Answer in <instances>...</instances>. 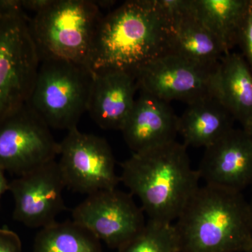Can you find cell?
<instances>
[{"label":"cell","mask_w":252,"mask_h":252,"mask_svg":"<svg viewBox=\"0 0 252 252\" xmlns=\"http://www.w3.org/2000/svg\"><path fill=\"white\" fill-rule=\"evenodd\" d=\"M238 44L243 51V57L252 72V0L248 8L239 32Z\"/></svg>","instance_id":"44dd1931"},{"label":"cell","mask_w":252,"mask_h":252,"mask_svg":"<svg viewBox=\"0 0 252 252\" xmlns=\"http://www.w3.org/2000/svg\"><path fill=\"white\" fill-rule=\"evenodd\" d=\"M178 123L169 102L140 93L120 131L132 154L142 153L176 141Z\"/></svg>","instance_id":"4fadbf2b"},{"label":"cell","mask_w":252,"mask_h":252,"mask_svg":"<svg viewBox=\"0 0 252 252\" xmlns=\"http://www.w3.org/2000/svg\"><path fill=\"white\" fill-rule=\"evenodd\" d=\"M187 104L178 123L186 147L207 148L234 128V117L215 94Z\"/></svg>","instance_id":"2e32d148"},{"label":"cell","mask_w":252,"mask_h":252,"mask_svg":"<svg viewBox=\"0 0 252 252\" xmlns=\"http://www.w3.org/2000/svg\"><path fill=\"white\" fill-rule=\"evenodd\" d=\"M180 252H245L252 220L242 192L199 187L175 224Z\"/></svg>","instance_id":"3957f363"},{"label":"cell","mask_w":252,"mask_h":252,"mask_svg":"<svg viewBox=\"0 0 252 252\" xmlns=\"http://www.w3.org/2000/svg\"><path fill=\"white\" fill-rule=\"evenodd\" d=\"M243 129H245V130H246L249 134H250V135L251 136V137L252 138V126H250V127H247V128Z\"/></svg>","instance_id":"4316f807"},{"label":"cell","mask_w":252,"mask_h":252,"mask_svg":"<svg viewBox=\"0 0 252 252\" xmlns=\"http://www.w3.org/2000/svg\"><path fill=\"white\" fill-rule=\"evenodd\" d=\"M54 0H22L23 10L34 12H41L52 4Z\"/></svg>","instance_id":"603a6c76"},{"label":"cell","mask_w":252,"mask_h":252,"mask_svg":"<svg viewBox=\"0 0 252 252\" xmlns=\"http://www.w3.org/2000/svg\"><path fill=\"white\" fill-rule=\"evenodd\" d=\"M94 73L87 112L104 130H121L135 102V76L119 69Z\"/></svg>","instance_id":"5bb4252c"},{"label":"cell","mask_w":252,"mask_h":252,"mask_svg":"<svg viewBox=\"0 0 252 252\" xmlns=\"http://www.w3.org/2000/svg\"><path fill=\"white\" fill-rule=\"evenodd\" d=\"M121 167V182L140 200L142 210L154 221L173 223L200 187L187 147L177 141L132 154Z\"/></svg>","instance_id":"7a4b0ae2"},{"label":"cell","mask_w":252,"mask_h":252,"mask_svg":"<svg viewBox=\"0 0 252 252\" xmlns=\"http://www.w3.org/2000/svg\"><path fill=\"white\" fill-rule=\"evenodd\" d=\"M117 252H180L175 225L149 220L143 230Z\"/></svg>","instance_id":"ffe728a7"},{"label":"cell","mask_w":252,"mask_h":252,"mask_svg":"<svg viewBox=\"0 0 252 252\" xmlns=\"http://www.w3.org/2000/svg\"><path fill=\"white\" fill-rule=\"evenodd\" d=\"M215 70L167 54L147 63L135 76L140 93L167 102L180 100L189 104L213 94L212 79Z\"/></svg>","instance_id":"8fae6325"},{"label":"cell","mask_w":252,"mask_h":252,"mask_svg":"<svg viewBox=\"0 0 252 252\" xmlns=\"http://www.w3.org/2000/svg\"><path fill=\"white\" fill-rule=\"evenodd\" d=\"M95 4L98 6L99 9H106V8H111L115 4V1H107V0H104V1H94Z\"/></svg>","instance_id":"d4e9b609"},{"label":"cell","mask_w":252,"mask_h":252,"mask_svg":"<svg viewBox=\"0 0 252 252\" xmlns=\"http://www.w3.org/2000/svg\"><path fill=\"white\" fill-rule=\"evenodd\" d=\"M22 242L16 232L7 227L0 228V252H21Z\"/></svg>","instance_id":"7402d4cb"},{"label":"cell","mask_w":252,"mask_h":252,"mask_svg":"<svg viewBox=\"0 0 252 252\" xmlns=\"http://www.w3.org/2000/svg\"><path fill=\"white\" fill-rule=\"evenodd\" d=\"M29 19L0 14V123L28 103L40 64Z\"/></svg>","instance_id":"8992f818"},{"label":"cell","mask_w":252,"mask_h":252,"mask_svg":"<svg viewBox=\"0 0 252 252\" xmlns=\"http://www.w3.org/2000/svg\"><path fill=\"white\" fill-rule=\"evenodd\" d=\"M212 89L243 128L252 126V72L243 56L230 52L222 58Z\"/></svg>","instance_id":"9a60e30c"},{"label":"cell","mask_w":252,"mask_h":252,"mask_svg":"<svg viewBox=\"0 0 252 252\" xmlns=\"http://www.w3.org/2000/svg\"><path fill=\"white\" fill-rule=\"evenodd\" d=\"M171 28L157 0H130L104 16L89 67L92 72L119 69L135 75L153 60L169 54Z\"/></svg>","instance_id":"6da1fadb"},{"label":"cell","mask_w":252,"mask_h":252,"mask_svg":"<svg viewBox=\"0 0 252 252\" xmlns=\"http://www.w3.org/2000/svg\"><path fill=\"white\" fill-rule=\"evenodd\" d=\"M94 1L54 0L28 21L40 62L67 61L88 67L102 18Z\"/></svg>","instance_id":"277c9868"},{"label":"cell","mask_w":252,"mask_h":252,"mask_svg":"<svg viewBox=\"0 0 252 252\" xmlns=\"http://www.w3.org/2000/svg\"><path fill=\"white\" fill-rule=\"evenodd\" d=\"M205 185L242 192L252 185V138L233 128L205 148L198 170Z\"/></svg>","instance_id":"7c38bea8"},{"label":"cell","mask_w":252,"mask_h":252,"mask_svg":"<svg viewBox=\"0 0 252 252\" xmlns=\"http://www.w3.org/2000/svg\"><path fill=\"white\" fill-rule=\"evenodd\" d=\"M93 77L82 64L41 61L27 104L50 128L69 131L87 112Z\"/></svg>","instance_id":"5b68a950"},{"label":"cell","mask_w":252,"mask_h":252,"mask_svg":"<svg viewBox=\"0 0 252 252\" xmlns=\"http://www.w3.org/2000/svg\"><path fill=\"white\" fill-rule=\"evenodd\" d=\"M245 252H252V243L251 245H250V248H249Z\"/></svg>","instance_id":"83f0119b"},{"label":"cell","mask_w":252,"mask_h":252,"mask_svg":"<svg viewBox=\"0 0 252 252\" xmlns=\"http://www.w3.org/2000/svg\"><path fill=\"white\" fill-rule=\"evenodd\" d=\"M169 54L209 69L218 67L225 54L215 36L191 9L171 27Z\"/></svg>","instance_id":"e0dca14e"},{"label":"cell","mask_w":252,"mask_h":252,"mask_svg":"<svg viewBox=\"0 0 252 252\" xmlns=\"http://www.w3.org/2000/svg\"><path fill=\"white\" fill-rule=\"evenodd\" d=\"M67 132L59 143L58 161L66 187L87 195L117 189L120 176L107 141L77 127Z\"/></svg>","instance_id":"52a82bcc"},{"label":"cell","mask_w":252,"mask_h":252,"mask_svg":"<svg viewBox=\"0 0 252 252\" xmlns=\"http://www.w3.org/2000/svg\"><path fill=\"white\" fill-rule=\"evenodd\" d=\"M66 185L56 160L46 162L10 182L14 201L13 217L29 228L52 224L65 209Z\"/></svg>","instance_id":"30bf717a"},{"label":"cell","mask_w":252,"mask_h":252,"mask_svg":"<svg viewBox=\"0 0 252 252\" xmlns=\"http://www.w3.org/2000/svg\"><path fill=\"white\" fill-rule=\"evenodd\" d=\"M251 198H250V201L248 202L249 207H250V214H251L252 220V185L251 186Z\"/></svg>","instance_id":"484cf974"},{"label":"cell","mask_w":252,"mask_h":252,"mask_svg":"<svg viewBox=\"0 0 252 252\" xmlns=\"http://www.w3.org/2000/svg\"><path fill=\"white\" fill-rule=\"evenodd\" d=\"M73 220L113 249H119L146 225L133 195L117 189L91 194L73 209Z\"/></svg>","instance_id":"9c48e42d"},{"label":"cell","mask_w":252,"mask_h":252,"mask_svg":"<svg viewBox=\"0 0 252 252\" xmlns=\"http://www.w3.org/2000/svg\"><path fill=\"white\" fill-rule=\"evenodd\" d=\"M27 104L0 123V167L22 175L56 160L59 143Z\"/></svg>","instance_id":"ba28073f"},{"label":"cell","mask_w":252,"mask_h":252,"mask_svg":"<svg viewBox=\"0 0 252 252\" xmlns=\"http://www.w3.org/2000/svg\"><path fill=\"white\" fill-rule=\"evenodd\" d=\"M195 16L220 43L225 54L238 44L249 0H191Z\"/></svg>","instance_id":"ac0fdd59"},{"label":"cell","mask_w":252,"mask_h":252,"mask_svg":"<svg viewBox=\"0 0 252 252\" xmlns=\"http://www.w3.org/2000/svg\"><path fill=\"white\" fill-rule=\"evenodd\" d=\"M33 252H103L101 241L74 220L55 222L41 228Z\"/></svg>","instance_id":"d6986e66"},{"label":"cell","mask_w":252,"mask_h":252,"mask_svg":"<svg viewBox=\"0 0 252 252\" xmlns=\"http://www.w3.org/2000/svg\"><path fill=\"white\" fill-rule=\"evenodd\" d=\"M10 182L5 176V171L1 167H0V200L1 197L6 191L9 190Z\"/></svg>","instance_id":"cb8c5ba5"}]
</instances>
